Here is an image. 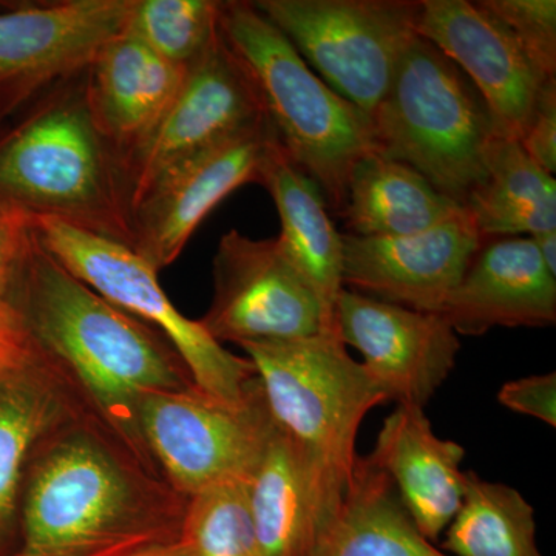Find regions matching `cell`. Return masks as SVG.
Segmentation results:
<instances>
[{
	"instance_id": "1",
	"label": "cell",
	"mask_w": 556,
	"mask_h": 556,
	"mask_svg": "<svg viewBox=\"0 0 556 556\" xmlns=\"http://www.w3.org/2000/svg\"><path fill=\"white\" fill-rule=\"evenodd\" d=\"M7 300L39 350L86 391L113 437L148 470L152 457L138 426L142 401L193 387L166 338L70 274L35 232Z\"/></svg>"
},
{
	"instance_id": "2",
	"label": "cell",
	"mask_w": 556,
	"mask_h": 556,
	"mask_svg": "<svg viewBox=\"0 0 556 556\" xmlns=\"http://www.w3.org/2000/svg\"><path fill=\"white\" fill-rule=\"evenodd\" d=\"M11 556H130L181 538L188 500L72 419L33 455Z\"/></svg>"
},
{
	"instance_id": "3",
	"label": "cell",
	"mask_w": 556,
	"mask_h": 556,
	"mask_svg": "<svg viewBox=\"0 0 556 556\" xmlns=\"http://www.w3.org/2000/svg\"><path fill=\"white\" fill-rule=\"evenodd\" d=\"M83 73L0 135V201L131 248L123 164L91 119Z\"/></svg>"
},
{
	"instance_id": "4",
	"label": "cell",
	"mask_w": 556,
	"mask_h": 556,
	"mask_svg": "<svg viewBox=\"0 0 556 556\" xmlns=\"http://www.w3.org/2000/svg\"><path fill=\"white\" fill-rule=\"evenodd\" d=\"M219 33L247 72L281 148L340 214L357 161L378 152L371 118L318 78L254 3L223 2Z\"/></svg>"
},
{
	"instance_id": "5",
	"label": "cell",
	"mask_w": 556,
	"mask_h": 556,
	"mask_svg": "<svg viewBox=\"0 0 556 556\" xmlns=\"http://www.w3.org/2000/svg\"><path fill=\"white\" fill-rule=\"evenodd\" d=\"M369 118L379 153L413 167L460 207L484 182L485 150L497 135L492 115L470 79L419 35Z\"/></svg>"
},
{
	"instance_id": "6",
	"label": "cell",
	"mask_w": 556,
	"mask_h": 556,
	"mask_svg": "<svg viewBox=\"0 0 556 556\" xmlns=\"http://www.w3.org/2000/svg\"><path fill=\"white\" fill-rule=\"evenodd\" d=\"M270 419L325 470L350 482L358 428L387 402L336 334L243 343Z\"/></svg>"
},
{
	"instance_id": "7",
	"label": "cell",
	"mask_w": 556,
	"mask_h": 556,
	"mask_svg": "<svg viewBox=\"0 0 556 556\" xmlns=\"http://www.w3.org/2000/svg\"><path fill=\"white\" fill-rule=\"evenodd\" d=\"M31 228L40 247L70 274L161 332L200 391L230 405L254 396L260 382L252 362L229 353L200 320L179 313L161 288L159 270L134 249L61 219L31 218Z\"/></svg>"
},
{
	"instance_id": "8",
	"label": "cell",
	"mask_w": 556,
	"mask_h": 556,
	"mask_svg": "<svg viewBox=\"0 0 556 556\" xmlns=\"http://www.w3.org/2000/svg\"><path fill=\"white\" fill-rule=\"evenodd\" d=\"M255 9L336 93L372 115L416 38L413 0H257Z\"/></svg>"
},
{
	"instance_id": "9",
	"label": "cell",
	"mask_w": 556,
	"mask_h": 556,
	"mask_svg": "<svg viewBox=\"0 0 556 556\" xmlns=\"http://www.w3.org/2000/svg\"><path fill=\"white\" fill-rule=\"evenodd\" d=\"M139 431L150 457L178 495L248 481L273 433L262 387L247 404L230 405L195 386L146 397Z\"/></svg>"
},
{
	"instance_id": "10",
	"label": "cell",
	"mask_w": 556,
	"mask_h": 556,
	"mask_svg": "<svg viewBox=\"0 0 556 556\" xmlns=\"http://www.w3.org/2000/svg\"><path fill=\"white\" fill-rule=\"evenodd\" d=\"M212 276L214 298L200 321L222 345L331 334L320 302L278 239L229 230L215 251Z\"/></svg>"
},
{
	"instance_id": "11",
	"label": "cell",
	"mask_w": 556,
	"mask_h": 556,
	"mask_svg": "<svg viewBox=\"0 0 556 556\" xmlns=\"http://www.w3.org/2000/svg\"><path fill=\"white\" fill-rule=\"evenodd\" d=\"M265 118L247 72L219 33L188 70L159 124L123 160L129 212L161 178Z\"/></svg>"
},
{
	"instance_id": "12",
	"label": "cell",
	"mask_w": 556,
	"mask_h": 556,
	"mask_svg": "<svg viewBox=\"0 0 556 556\" xmlns=\"http://www.w3.org/2000/svg\"><path fill=\"white\" fill-rule=\"evenodd\" d=\"M131 0H65L0 11V124L36 93L79 75L126 30Z\"/></svg>"
},
{
	"instance_id": "13",
	"label": "cell",
	"mask_w": 556,
	"mask_h": 556,
	"mask_svg": "<svg viewBox=\"0 0 556 556\" xmlns=\"http://www.w3.org/2000/svg\"><path fill=\"white\" fill-rule=\"evenodd\" d=\"M336 334L362 354L365 371L397 405L426 408L456 367L460 342L442 314L422 313L343 289Z\"/></svg>"
},
{
	"instance_id": "14",
	"label": "cell",
	"mask_w": 556,
	"mask_h": 556,
	"mask_svg": "<svg viewBox=\"0 0 556 556\" xmlns=\"http://www.w3.org/2000/svg\"><path fill=\"white\" fill-rule=\"evenodd\" d=\"M277 142L265 118L161 178L131 208V249L159 273L170 266L219 201L258 182Z\"/></svg>"
},
{
	"instance_id": "15",
	"label": "cell",
	"mask_w": 556,
	"mask_h": 556,
	"mask_svg": "<svg viewBox=\"0 0 556 556\" xmlns=\"http://www.w3.org/2000/svg\"><path fill=\"white\" fill-rule=\"evenodd\" d=\"M416 31L477 87L497 135L515 141L525 137L548 78L538 72L503 21L482 2L420 0Z\"/></svg>"
},
{
	"instance_id": "16",
	"label": "cell",
	"mask_w": 556,
	"mask_h": 556,
	"mask_svg": "<svg viewBox=\"0 0 556 556\" xmlns=\"http://www.w3.org/2000/svg\"><path fill=\"white\" fill-rule=\"evenodd\" d=\"M484 243L466 208L413 236L342 233L343 288L404 308L441 314Z\"/></svg>"
},
{
	"instance_id": "17",
	"label": "cell",
	"mask_w": 556,
	"mask_h": 556,
	"mask_svg": "<svg viewBox=\"0 0 556 556\" xmlns=\"http://www.w3.org/2000/svg\"><path fill=\"white\" fill-rule=\"evenodd\" d=\"M346 486L274 426L247 481L262 556H317Z\"/></svg>"
},
{
	"instance_id": "18",
	"label": "cell",
	"mask_w": 556,
	"mask_h": 556,
	"mask_svg": "<svg viewBox=\"0 0 556 556\" xmlns=\"http://www.w3.org/2000/svg\"><path fill=\"white\" fill-rule=\"evenodd\" d=\"M441 314L457 334L466 336L496 327H554L556 277L530 237L489 240L471 258Z\"/></svg>"
},
{
	"instance_id": "19",
	"label": "cell",
	"mask_w": 556,
	"mask_h": 556,
	"mask_svg": "<svg viewBox=\"0 0 556 556\" xmlns=\"http://www.w3.org/2000/svg\"><path fill=\"white\" fill-rule=\"evenodd\" d=\"M186 73L126 30L105 42L84 70L87 109L121 164L159 124Z\"/></svg>"
},
{
	"instance_id": "20",
	"label": "cell",
	"mask_w": 556,
	"mask_h": 556,
	"mask_svg": "<svg viewBox=\"0 0 556 556\" xmlns=\"http://www.w3.org/2000/svg\"><path fill=\"white\" fill-rule=\"evenodd\" d=\"M369 457L390 478L419 532L438 541L463 503V445L439 438L424 408L397 405L383 420Z\"/></svg>"
},
{
	"instance_id": "21",
	"label": "cell",
	"mask_w": 556,
	"mask_h": 556,
	"mask_svg": "<svg viewBox=\"0 0 556 556\" xmlns=\"http://www.w3.org/2000/svg\"><path fill=\"white\" fill-rule=\"evenodd\" d=\"M67 388L43 353L0 375V556L13 555L20 541L22 490L33 455L76 417Z\"/></svg>"
},
{
	"instance_id": "22",
	"label": "cell",
	"mask_w": 556,
	"mask_h": 556,
	"mask_svg": "<svg viewBox=\"0 0 556 556\" xmlns=\"http://www.w3.org/2000/svg\"><path fill=\"white\" fill-rule=\"evenodd\" d=\"M280 217L278 243L324 308L328 331L336 334V309L343 289L342 233L328 215L320 189L292 163L280 141L260 172ZM338 336V334H336Z\"/></svg>"
},
{
	"instance_id": "23",
	"label": "cell",
	"mask_w": 556,
	"mask_h": 556,
	"mask_svg": "<svg viewBox=\"0 0 556 556\" xmlns=\"http://www.w3.org/2000/svg\"><path fill=\"white\" fill-rule=\"evenodd\" d=\"M464 207L439 193L419 172L372 152L358 160L340 215L358 237L413 236L456 217Z\"/></svg>"
},
{
	"instance_id": "24",
	"label": "cell",
	"mask_w": 556,
	"mask_h": 556,
	"mask_svg": "<svg viewBox=\"0 0 556 556\" xmlns=\"http://www.w3.org/2000/svg\"><path fill=\"white\" fill-rule=\"evenodd\" d=\"M485 179L466 208L484 241L556 230V181L515 139L496 135L485 150Z\"/></svg>"
},
{
	"instance_id": "25",
	"label": "cell",
	"mask_w": 556,
	"mask_h": 556,
	"mask_svg": "<svg viewBox=\"0 0 556 556\" xmlns=\"http://www.w3.org/2000/svg\"><path fill=\"white\" fill-rule=\"evenodd\" d=\"M317 556H450L419 532L390 478L357 456L345 496Z\"/></svg>"
},
{
	"instance_id": "26",
	"label": "cell",
	"mask_w": 556,
	"mask_h": 556,
	"mask_svg": "<svg viewBox=\"0 0 556 556\" xmlns=\"http://www.w3.org/2000/svg\"><path fill=\"white\" fill-rule=\"evenodd\" d=\"M442 548L455 556H543L535 510L514 486L467 471L459 510Z\"/></svg>"
},
{
	"instance_id": "27",
	"label": "cell",
	"mask_w": 556,
	"mask_h": 556,
	"mask_svg": "<svg viewBox=\"0 0 556 556\" xmlns=\"http://www.w3.org/2000/svg\"><path fill=\"white\" fill-rule=\"evenodd\" d=\"M218 0H131L126 31L175 67L189 70L219 35Z\"/></svg>"
},
{
	"instance_id": "28",
	"label": "cell",
	"mask_w": 556,
	"mask_h": 556,
	"mask_svg": "<svg viewBox=\"0 0 556 556\" xmlns=\"http://www.w3.org/2000/svg\"><path fill=\"white\" fill-rule=\"evenodd\" d=\"M181 538L190 556H262L249 517L247 481L212 486L189 497Z\"/></svg>"
},
{
	"instance_id": "29",
	"label": "cell",
	"mask_w": 556,
	"mask_h": 556,
	"mask_svg": "<svg viewBox=\"0 0 556 556\" xmlns=\"http://www.w3.org/2000/svg\"><path fill=\"white\" fill-rule=\"evenodd\" d=\"M514 33L527 58L544 78L556 75L555 0H481Z\"/></svg>"
},
{
	"instance_id": "30",
	"label": "cell",
	"mask_w": 556,
	"mask_h": 556,
	"mask_svg": "<svg viewBox=\"0 0 556 556\" xmlns=\"http://www.w3.org/2000/svg\"><path fill=\"white\" fill-rule=\"evenodd\" d=\"M503 407L556 427V375L529 376L504 383L497 393Z\"/></svg>"
},
{
	"instance_id": "31",
	"label": "cell",
	"mask_w": 556,
	"mask_h": 556,
	"mask_svg": "<svg viewBox=\"0 0 556 556\" xmlns=\"http://www.w3.org/2000/svg\"><path fill=\"white\" fill-rule=\"evenodd\" d=\"M519 144L538 166L548 174L556 170V78L547 79L538 97L536 108Z\"/></svg>"
},
{
	"instance_id": "32",
	"label": "cell",
	"mask_w": 556,
	"mask_h": 556,
	"mask_svg": "<svg viewBox=\"0 0 556 556\" xmlns=\"http://www.w3.org/2000/svg\"><path fill=\"white\" fill-rule=\"evenodd\" d=\"M31 239V218L0 201V303L9 299Z\"/></svg>"
},
{
	"instance_id": "33",
	"label": "cell",
	"mask_w": 556,
	"mask_h": 556,
	"mask_svg": "<svg viewBox=\"0 0 556 556\" xmlns=\"http://www.w3.org/2000/svg\"><path fill=\"white\" fill-rule=\"evenodd\" d=\"M42 356L20 311L5 300L0 303V375L25 367Z\"/></svg>"
},
{
	"instance_id": "34",
	"label": "cell",
	"mask_w": 556,
	"mask_h": 556,
	"mask_svg": "<svg viewBox=\"0 0 556 556\" xmlns=\"http://www.w3.org/2000/svg\"><path fill=\"white\" fill-rule=\"evenodd\" d=\"M535 243L540 257L543 260L548 273L556 277V230L536 233L530 237Z\"/></svg>"
},
{
	"instance_id": "35",
	"label": "cell",
	"mask_w": 556,
	"mask_h": 556,
	"mask_svg": "<svg viewBox=\"0 0 556 556\" xmlns=\"http://www.w3.org/2000/svg\"><path fill=\"white\" fill-rule=\"evenodd\" d=\"M130 556H190V551L186 541L179 538V540L172 541V543L144 548V551Z\"/></svg>"
}]
</instances>
